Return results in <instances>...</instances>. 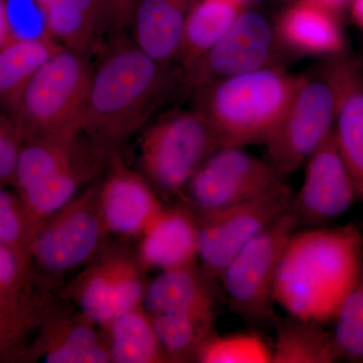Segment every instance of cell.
Instances as JSON below:
<instances>
[{
    "label": "cell",
    "mask_w": 363,
    "mask_h": 363,
    "mask_svg": "<svg viewBox=\"0 0 363 363\" xmlns=\"http://www.w3.org/2000/svg\"><path fill=\"white\" fill-rule=\"evenodd\" d=\"M183 86L181 69L159 63L135 43L117 40L93 68L80 133L111 159Z\"/></svg>",
    "instance_id": "1"
},
{
    "label": "cell",
    "mask_w": 363,
    "mask_h": 363,
    "mask_svg": "<svg viewBox=\"0 0 363 363\" xmlns=\"http://www.w3.org/2000/svg\"><path fill=\"white\" fill-rule=\"evenodd\" d=\"M363 264V233L353 223L295 233L286 243L274 300L290 314L318 324L335 319Z\"/></svg>",
    "instance_id": "2"
},
{
    "label": "cell",
    "mask_w": 363,
    "mask_h": 363,
    "mask_svg": "<svg viewBox=\"0 0 363 363\" xmlns=\"http://www.w3.org/2000/svg\"><path fill=\"white\" fill-rule=\"evenodd\" d=\"M300 77L276 66L223 79L194 90L195 108L221 147L264 145L285 116Z\"/></svg>",
    "instance_id": "3"
},
{
    "label": "cell",
    "mask_w": 363,
    "mask_h": 363,
    "mask_svg": "<svg viewBox=\"0 0 363 363\" xmlns=\"http://www.w3.org/2000/svg\"><path fill=\"white\" fill-rule=\"evenodd\" d=\"M109 160L81 133L23 136L13 187L33 220L42 222L73 200Z\"/></svg>",
    "instance_id": "4"
},
{
    "label": "cell",
    "mask_w": 363,
    "mask_h": 363,
    "mask_svg": "<svg viewBox=\"0 0 363 363\" xmlns=\"http://www.w3.org/2000/svg\"><path fill=\"white\" fill-rule=\"evenodd\" d=\"M89 57L61 48L40 67L9 117L21 138L80 133L93 71Z\"/></svg>",
    "instance_id": "5"
},
{
    "label": "cell",
    "mask_w": 363,
    "mask_h": 363,
    "mask_svg": "<svg viewBox=\"0 0 363 363\" xmlns=\"http://www.w3.org/2000/svg\"><path fill=\"white\" fill-rule=\"evenodd\" d=\"M219 147L211 124L198 109L169 112L143 130L140 167L150 185L162 194L179 197Z\"/></svg>",
    "instance_id": "6"
},
{
    "label": "cell",
    "mask_w": 363,
    "mask_h": 363,
    "mask_svg": "<svg viewBox=\"0 0 363 363\" xmlns=\"http://www.w3.org/2000/svg\"><path fill=\"white\" fill-rule=\"evenodd\" d=\"M337 93L326 64L301 75L278 128L267 138V161L283 177L293 175L333 133Z\"/></svg>",
    "instance_id": "7"
},
{
    "label": "cell",
    "mask_w": 363,
    "mask_h": 363,
    "mask_svg": "<svg viewBox=\"0 0 363 363\" xmlns=\"http://www.w3.org/2000/svg\"><path fill=\"white\" fill-rule=\"evenodd\" d=\"M98 184L79 193L35 231L30 255L40 285L50 276L86 266L104 247L108 231L98 204Z\"/></svg>",
    "instance_id": "8"
},
{
    "label": "cell",
    "mask_w": 363,
    "mask_h": 363,
    "mask_svg": "<svg viewBox=\"0 0 363 363\" xmlns=\"http://www.w3.org/2000/svg\"><path fill=\"white\" fill-rule=\"evenodd\" d=\"M300 220L281 214L230 260L220 279L233 312L253 323L274 321V283L281 253Z\"/></svg>",
    "instance_id": "9"
},
{
    "label": "cell",
    "mask_w": 363,
    "mask_h": 363,
    "mask_svg": "<svg viewBox=\"0 0 363 363\" xmlns=\"http://www.w3.org/2000/svg\"><path fill=\"white\" fill-rule=\"evenodd\" d=\"M67 286L63 297L98 326H105L143 304L145 269L138 253L105 247Z\"/></svg>",
    "instance_id": "10"
},
{
    "label": "cell",
    "mask_w": 363,
    "mask_h": 363,
    "mask_svg": "<svg viewBox=\"0 0 363 363\" xmlns=\"http://www.w3.org/2000/svg\"><path fill=\"white\" fill-rule=\"evenodd\" d=\"M266 160L240 147H221L188 182L179 197L196 217L247 201L285 181Z\"/></svg>",
    "instance_id": "11"
},
{
    "label": "cell",
    "mask_w": 363,
    "mask_h": 363,
    "mask_svg": "<svg viewBox=\"0 0 363 363\" xmlns=\"http://www.w3.org/2000/svg\"><path fill=\"white\" fill-rule=\"evenodd\" d=\"M293 197L285 180L247 201L197 217L198 257L207 274L220 279L236 253L290 209Z\"/></svg>",
    "instance_id": "12"
},
{
    "label": "cell",
    "mask_w": 363,
    "mask_h": 363,
    "mask_svg": "<svg viewBox=\"0 0 363 363\" xmlns=\"http://www.w3.org/2000/svg\"><path fill=\"white\" fill-rule=\"evenodd\" d=\"M283 49L276 26L267 16L243 11L213 48L182 71L184 87L194 91L223 79L278 66Z\"/></svg>",
    "instance_id": "13"
},
{
    "label": "cell",
    "mask_w": 363,
    "mask_h": 363,
    "mask_svg": "<svg viewBox=\"0 0 363 363\" xmlns=\"http://www.w3.org/2000/svg\"><path fill=\"white\" fill-rule=\"evenodd\" d=\"M305 164L302 187L290 207L300 223L320 224L337 218L358 200L334 131Z\"/></svg>",
    "instance_id": "14"
},
{
    "label": "cell",
    "mask_w": 363,
    "mask_h": 363,
    "mask_svg": "<svg viewBox=\"0 0 363 363\" xmlns=\"http://www.w3.org/2000/svg\"><path fill=\"white\" fill-rule=\"evenodd\" d=\"M112 362L102 329L77 309L52 306L21 362Z\"/></svg>",
    "instance_id": "15"
},
{
    "label": "cell",
    "mask_w": 363,
    "mask_h": 363,
    "mask_svg": "<svg viewBox=\"0 0 363 363\" xmlns=\"http://www.w3.org/2000/svg\"><path fill=\"white\" fill-rule=\"evenodd\" d=\"M109 171L98 184V204L108 233L140 238L162 206L145 177L128 168L117 155Z\"/></svg>",
    "instance_id": "16"
},
{
    "label": "cell",
    "mask_w": 363,
    "mask_h": 363,
    "mask_svg": "<svg viewBox=\"0 0 363 363\" xmlns=\"http://www.w3.org/2000/svg\"><path fill=\"white\" fill-rule=\"evenodd\" d=\"M326 67L337 93L334 133L363 207V66L340 54Z\"/></svg>",
    "instance_id": "17"
},
{
    "label": "cell",
    "mask_w": 363,
    "mask_h": 363,
    "mask_svg": "<svg viewBox=\"0 0 363 363\" xmlns=\"http://www.w3.org/2000/svg\"><path fill=\"white\" fill-rule=\"evenodd\" d=\"M138 259L145 271L178 269L196 264L198 220L185 205L162 208L140 235Z\"/></svg>",
    "instance_id": "18"
},
{
    "label": "cell",
    "mask_w": 363,
    "mask_h": 363,
    "mask_svg": "<svg viewBox=\"0 0 363 363\" xmlns=\"http://www.w3.org/2000/svg\"><path fill=\"white\" fill-rule=\"evenodd\" d=\"M276 30L281 47L298 55L334 57L344 50L338 14L314 0H298L286 9Z\"/></svg>",
    "instance_id": "19"
},
{
    "label": "cell",
    "mask_w": 363,
    "mask_h": 363,
    "mask_svg": "<svg viewBox=\"0 0 363 363\" xmlns=\"http://www.w3.org/2000/svg\"><path fill=\"white\" fill-rule=\"evenodd\" d=\"M186 0H138L130 26L133 43L145 55L173 65L180 55Z\"/></svg>",
    "instance_id": "20"
},
{
    "label": "cell",
    "mask_w": 363,
    "mask_h": 363,
    "mask_svg": "<svg viewBox=\"0 0 363 363\" xmlns=\"http://www.w3.org/2000/svg\"><path fill=\"white\" fill-rule=\"evenodd\" d=\"M142 305L150 315L181 313L214 323L211 290L196 264L160 272L147 284Z\"/></svg>",
    "instance_id": "21"
},
{
    "label": "cell",
    "mask_w": 363,
    "mask_h": 363,
    "mask_svg": "<svg viewBox=\"0 0 363 363\" xmlns=\"http://www.w3.org/2000/svg\"><path fill=\"white\" fill-rule=\"evenodd\" d=\"M45 30L57 44L90 56L111 33L104 0H49Z\"/></svg>",
    "instance_id": "22"
},
{
    "label": "cell",
    "mask_w": 363,
    "mask_h": 363,
    "mask_svg": "<svg viewBox=\"0 0 363 363\" xmlns=\"http://www.w3.org/2000/svg\"><path fill=\"white\" fill-rule=\"evenodd\" d=\"M61 48L49 35L11 38L0 50V111L13 116L35 74Z\"/></svg>",
    "instance_id": "23"
},
{
    "label": "cell",
    "mask_w": 363,
    "mask_h": 363,
    "mask_svg": "<svg viewBox=\"0 0 363 363\" xmlns=\"http://www.w3.org/2000/svg\"><path fill=\"white\" fill-rule=\"evenodd\" d=\"M247 0H199L186 16L178 63L181 71L204 56L245 11Z\"/></svg>",
    "instance_id": "24"
},
{
    "label": "cell",
    "mask_w": 363,
    "mask_h": 363,
    "mask_svg": "<svg viewBox=\"0 0 363 363\" xmlns=\"http://www.w3.org/2000/svg\"><path fill=\"white\" fill-rule=\"evenodd\" d=\"M114 363L168 362L157 340L152 317L142 306L101 327Z\"/></svg>",
    "instance_id": "25"
},
{
    "label": "cell",
    "mask_w": 363,
    "mask_h": 363,
    "mask_svg": "<svg viewBox=\"0 0 363 363\" xmlns=\"http://www.w3.org/2000/svg\"><path fill=\"white\" fill-rule=\"evenodd\" d=\"M272 363H332L340 360L333 334L321 324L290 316L276 322Z\"/></svg>",
    "instance_id": "26"
},
{
    "label": "cell",
    "mask_w": 363,
    "mask_h": 363,
    "mask_svg": "<svg viewBox=\"0 0 363 363\" xmlns=\"http://www.w3.org/2000/svg\"><path fill=\"white\" fill-rule=\"evenodd\" d=\"M54 305L49 290L40 288L23 304L0 312V363L23 362L28 336L40 330Z\"/></svg>",
    "instance_id": "27"
},
{
    "label": "cell",
    "mask_w": 363,
    "mask_h": 363,
    "mask_svg": "<svg viewBox=\"0 0 363 363\" xmlns=\"http://www.w3.org/2000/svg\"><path fill=\"white\" fill-rule=\"evenodd\" d=\"M152 326L168 362H196L202 343L214 333L212 322L181 313L150 315Z\"/></svg>",
    "instance_id": "28"
},
{
    "label": "cell",
    "mask_w": 363,
    "mask_h": 363,
    "mask_svg": "<svg viewBox=\"0 0 363 363\" xmlns=\"http://www.w3.org/2000/svg\"><path fill=\"white\" fill-rule=\"evenodd\" d=\"M272 350L255 334L233 335L211 334L202 343L196 362L266 363L272 362Z\"/></svg>",
    "instance_id": "29"
},
{
    "label": "cell",
    "mask_w": 363,
    "mask_h": 363,
    "mask_svg": "<svg viewBox=\"0 0 363 363\" xmlns=\"http://www.w3.org/2000/svg\"><path fill=\"white\" fill-rule=\"evenodd\" d=\"M333 338L341 359L363 363V264L335 317Z\"/></svg>",
    "instance_id": "30"
},
{
    "label": "cell",
    "mask_w": 363,
    "mask_h": 363,
    "mask_svg": "<svg viewBox=\"0 0 363 363\" xmlns=\"http://www.w3.org/2000/svg\"><path fill=\"white\" fill-rule=\"evenodd\" d=\"M35 224L20 196L0 185V242L30 253Z\"/></svg>",
    "instance_id": "31"
},
{
    "label": "cell",
    "mask_w": 363,
    "mask_h": 363,
    "mask_svg": "<svg viewBox=\"0 0 363 363\" xmlns=\"http://www.w3.org/2000/svg\"><path fill=\"white\" fill-rule=\"evenodd\" d=\"M39 286L30 253L0 242V294L21 296Z\"/></svg>",
    "instance_id": "32"
},
{
    "label": "cell",
    "mask_w": 363,
    "mask_h": 363,
    "mask_svg": "<svg viewBox=\"0 0 363 363\" xmlns=\"http://www.w3.org/2000/svg\"><path fill=\"white\" fill-rule=\"evenodd\" d=\"M21 135L9 116L0 117V185L13 186Z\"/></svg>",
    "instance_id": "33"
},
{
    "label": "cell",
    "mask_w": 363,
    "mask_h": 363,
    "mask_svg": "<svg viewBox=\"0 0 363 363\" xmlns=\"http://www.w3.org/2000/svg\"><path fill=\"white\" fill-rule=\"evenodd\" d=\"M138 0H104L111 33H119L130 26Z\"/></svg>",
    "instance_id": "34"
},
{
    "label": "cell",
    "mask_w": 363,
    "mask_h": 363,
    "mask_svg": "<svg viewBox=\"0 0 363 363\" xmlns=\"http://www.w3.org/2000/svg\"><path fill=\"white\" fill-rule=\"evenodd\" d=\"M38 290H39V286L35 288V290L30 291V292L21 296H9L0 294V312L13 309V308L18 307V306L23 304L28 298L32 297L33 294L37 292Z\"/></svg>",
    "instance_id": "35"
},
{
    "label": "cell",
    "mask_w": 363,
    "mask_h": 363,
    "mask_svg": "<svg viewBox=\"0 0 363 363\" xmlns=\"http://www.w3.org/2000/svg\"><path fill=\"white\" fill-rule=\"evenodd\" d=\"M11 33L7 16L6 0H0V50L11 40Z\"/></svg>",
    "instance_id": "36"
},
{
    "label": "cell",
    "mask_w": 363,
    "mask_h": 363,
    "mask_svg": "<svg viewBox=\"0 0 363 363\" xmlns=\"http://www.w3.org/2000/svg\"><path fill=\"white\" fill-rule=\"evenodd\" d=\"M351 16L363 32V0H351Z\"/></svg>",
    "instance_id": "37"
},
{
    "label": "cell",
    "mask_w": 363,
    "mask_h": 363,
    "mask_svg": "<svg viewBox=\"0 0 363 363\" xmlns=\"http://www.w3.org/2000/svg\"><path fill=\"white\" fill-rule=\"evenodd\" d=\"M314 1L318 2V4H321V6L326 7L329 11H333L334 13L339 16V13L343 11L346 4L351 1V0H314Z\"/></svg>",
    "instance_id": "38"
}]
</instances>
